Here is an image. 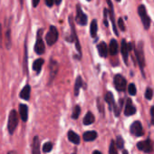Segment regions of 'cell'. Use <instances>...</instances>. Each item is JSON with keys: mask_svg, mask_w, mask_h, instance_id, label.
<instances>
[{"mask_svg": "<svg viewBox=\"0 0 154 154\" xmlns=\"http://www.w3.org/2000/svg\"><path fill=\"white\" fill-rule=\"evenodd\" d=\"M54 2H55V4H56V5H58V6H59V5L61 4V2H62V0H54Z\"/></svg>", "mask_w": 154, "mask_h": 154, "instance_id": "41", "label": "cell"}, {"mask_svg": "<svg viewBox=\"0 0 154 154\" xmlns=\"http://www.w3.org/2000/svg\"><path fill=\"white\" fill-rule=\"evenodd\" d=\"M87 1H91V0H87Z\"/></svg>", "mask_w": 154, "mask_h": 154, "instance_id": "46", "label": "cell"}, {"mask_svg": "<svg viewBox=\"0 0 154 154\" xmlns=\"http://www.w3.org/2000/svg\"><path fill=\"white\" fill-rule=\"evenodd\" d=\"M150 116H151V123L154 125V106L150 108Z\"/></svg>", "mask_w": 154, "mask_h": 154, "instance_id": "36", "label": "cell"}, {"mask_svg": "<svg viewBox=\"0 0 154 154\" xmlns=\"http://www.w3.org/2000/svg\"><path fill=\"white\" fill-rule=\"evenodd\" d=\"M53 149V143L52 142H45L43 146V150L45 153H48L52 150Z\"/></svg>", "mask_w": 154, "mask_h": 154, "instance_id": "31", "label": "cell"}, {"mask_svg": "<svg viewBox=\"0 0 154 154\" xmlns=\"http://www.w3.org/2000/svg\"><path fill=\"white\" fill-rule=\"evenodd\" d=\"M130 131H131V133L136 137H140L144 134V131H143V128H142V125L141 123L139 122V121H136L134 122L131 127H130Z\"/></svg>", "mask_w": 154, "mask_h": 154, "instance_id": "10", "label": "cell"}, {"mask_svg": "<svg viewBox=\"0 0 154 154\" xmlns=\"http://www.w3.org/2000/svg\"><path fill=\"white\" fill-rule=\"evenodd\" d=\"M39 2H40V0H33V7L34 8H36L38 6Z\"/></svg>", "mask_w": 154, "mask_h": 154, "instance_id": "39", "label": "cell"}, {"mask_svg": "<svg viewBox=\"0 0 154 154\" xmlns=\"http://www.w3.org/2000/svg\"><path fill=\"white\" fill-rule=\"evenodd\" d=\"M137 148L140 150H142V151H144L146 153H150V152L153 151V142L151 141V140L147 139L146 140L138 142Z\"/></svg>", "mask_w": 154, "mask_h": 154, "instance_id": "9", "label": "cell"}, {"mask_svg": "<svg viewBox=\"0 0 154 154\" xmlns=\"http://www.w3.org/2000/svg\"><path fill=\"white\" fill-rule=\"evenodd\" d=\"M19 117L16 110H11L8 115V130L10 135H12L18 124Z\"/></svg>", "mask_w": 154, "mask_h": 154, "instance_id": "1", "label": "cell"}, {"mask_svg": "<svg viewBox=\"0 0 154 154\" xmlns=\"http://www.w3.org/2000/svg\"><path fill=\"white\" fill-rule=\"evenodd\" d=\"M97 101H98V108H99V111H100V112H103V105L101 103V102H100V99L98 98L97 99Z\"/></svg>", "mask_w": 154, "mask_h": 154, "instance_id": "37", "label": "cell"}, {"mask_svg": "<svg viewBox=\"0 0 154 154\" xmlns=\"http://www.w3.org/2000/svg\"><path fill=\"white\" fill-rule=\"evenodd\" d=\"M138 15L140 17V20H141V23H142V25L144 26V29L145 30L149 29L150 24H151V20H150V17L147 14V9H146L144 5L140 4L138 7Z\"/></svg>", "mask_w": 154, "mask_h": 154, "instance_id": "2", "label": "cell"}, {"mask_svg": "<svg viewBox=\"0 0 154 154\" xmlns=\"http://www.w3.org/2000/svg\"><path fill=\"white\" fill-rule=\"evenodd\" d=\"M128 92L131 95H136L137 94V89L134 84H130L128 86Z\"/></svg>", "mask_w": 154, "mask_h": 154, "instance_id": "30", "label": "cell"}, {"mask_svg": "<svg viewBox=\"0 0 154 154\" xmlns=\"http://www.w3.org/2000/svg\"><path fill=\"white\" fill-rule=\"evenodd\" d=\"M67 136H68L69 140H70L71 142H72L73 144H79V143H80V140H81L80 136H79L78 134H77L76 132H74L73 131L70 130V131H68Z\"/></svg>", "mask_w": 154, "mask_h": 154, "instance_id": "17", "label": "cell"}, {"mask_svg": "<svg viewBox=\"0 0 154 154\" xmlns=\"http://www.w3.org/2000/svg\"><path fill=\"white\" fill-rule=\"evenodd\" d=\"M135 55L138 61V63L140 65V68L142 72V74L144 76V67H145V57H144V50H143V42H140L138 45V47L135 49Z\"/></svg>", "mask_w": 154, "mask_h": 154, "instance_id": "3", "label": "cell"}, {"mask_svg": "<svg viewBox=\"0 0 154 154\" xmlns=\"http://www.w3.org/2000/svg\"><path fill=\"white\" fill-rule=\"evenodd\" d=\"M107 12H108V10L105 8L104 9V24H105L106 26H108V23H107Z\"/></svg>", "mask_w": 154, "mask_h": 154, "instance_id": "38", "label": "cell"}, {"mask_svg": "<svg viewBox=\"0 0 154 154\" xmlns=\"http://www.w3.org/2000/svg\"><path fill=\"white\" fill-rule=\"evenodd\" d=\"M45 4L48 8H52L54 4V0H45Z\"/></svg>", "mask_w": 154, "mask_h": 154, "instance_id": "35", "label": "cell"}, {"mask_svg": "<svg viewBox=\"0 0 154 154\" xmlns=\"http://www.w3.org/2000/svg\"><path fill=\"white\" fill-rule=\"evenodd\" d=\"M50 82L54 79V77L56 75L57 72H58V63L54 61V60H51V63H50Z\"/></svg>", "mask_w": 154, "mask_h": 154, "instance_id": "21", "label": "cell"}, {"mask_svg": "<svg viewBox=\"0 0 154 154\" xmlns=\"http://www.w3.org/2000/svg\"><path fill=\"white\" fill-rule=\"evenodd\" d=\"M98 137V134L95 131H87L83 134V138L85 141H93Z\"/></svg>", "mask_w": 154, "mask_h": 154, "instance_id": "16", "label": "cell"}, {"mask_svg": "<svg viewBox=\"0 0 154 154\" xmlns=\"http://www.w3.org/2000/svg\"><path fill=\"white\" fill-rule=\"evenodd\" d=\"M115 1H117V2H121V0H115Z\"/></svg>", "mask_w": 154, "mask_h": 154, "instance_id": "45", "label": "cell"}, {"mask_svg": "<svg viewBox=\"0 0 154 154\" xmlns=\"http://www.w3.org/2000/svg\"><path fill=\"white\" fill-rule=\"evenodd\" d=\"M19 114L20 118L22 119L23 122H26L28 119V107L26 104L20 103L19 104Z\"/></svg>", "mask_w": 154, "mask_h": 154, "instance_id": "14", "label": "cell"}, {"mask_svg": "<svg viewBox=\"0 0 154 154\" xmlns=\"http://www.w3.org/2000/svg\"><path fill=\"white\" fill-rule=\"evenodd\" d=\"M72 154H76V153H72Z\"/></svg>", "mask_w": 154, "mask_h": 154, "instance_id": "47", "label": "cell"}, {"mask_svg": "<svg viewBox=\"0 0 154 154\" xmlns=\"http://www.w3.org/2000/svg\"><path fill=\"white\" fill-rule=\"evenodd\" d=\"M97 31H98V25H97V21L95 19H94L91 23V26H90V34L92 37H96L97 35Z\"/></svg>", "mask_w": 154, "mask_h": 154, "instance_id": "26", "label": "cell"}, {"mask_svg": "<svg viewBox=\"0 0 154 154\" xmlns=\"http://www.w3.org/2000/svg\"><path fill=\"white\" fill-rule=\"evenodd\" d=\"M93 154H103L101 151H99V150H94V152H93Z\"/></svg>", "mask_w": 154, "mask_h": 154, "instance_id": "42", "label": "cell"}, {"mask_svg": "<svg viewBox=\"0 0 154 154\" xmlns=\"http://www.w3.org/2000/svg\"><path fill=\"white\" fill-rule=\"evenodd\" d=\"M113 83H114V86L117 91H120V92L125 91V89L127 87V82H126V79L122 74H116L114 76Z\"/></svg>", "mask_w": 154, "mask_h": 154, "instance_id": "7", "label": "cell"}, {"mask_svg": "<svg viewBox=\"0 0 154 154\" xmlns=\"http://www.w3.org/2000/svg\"><path fill=\"white\" fill-rule=\"evenodd\" d=\"M97 49H98V53H99L100 56L107 57V55H108V47H107V45L104 42L100 43L97 45Z\"/></svg>", "mask_w": 154, "mask_h": 154, "instance_id": "18", "label": "cell"}, {"mask_svg": "<svg viewBox=\"0 0 154 154\" xmlns=\"http://www.w3.org/2000/svg\"><path fill=\"white\" fill-rule=\"evenodd\" d=\"M121 52H122L123 60H124L125 63L127 64V63H128V56H129V52H130V50H129V48H128V44L126 43V41H125L124 39L122 41Z\"/></svg>", "mask_w": 154, "mask_h": 154, "instance_id": "13", "label": "cell"}, {"mask_svg": "<svg viewBox=\"0 0 154 154\" xmlns=\"http://www.w3.org/2000/svg\"><path fill=\"white\" fill-rule=\"evenodd\" d=\"M2 44V26L0 25V46Z\"/></svg>", "mask_w": 154, "mask_h": 154, "instance_id": "40", "label": "cell"}, {"mask_svg": "<svg viewBox=\"0 0 154 154\" xmlns=\"http://www.w3.org/2000/svg\"><path fill=\"white\" fill-rule=\"evenodd\" d=\"M8 154H17V153L16 151H9Z\"/></svg>", "mask_w": 154, "mask_h": 154, "instance_id": "43", "label": "cell"}, {"mask_svg": "<svg viewBox=\"0 0 154 154\" xmlns=\"http://www.w3.org/2000/svg\"><path fill=\"white\" fill-rule=\"evenodd\" d=\"M94 120H95V119H94V114H93L91 112H88L85 114V116L84 117L83 122H84L85 125H91L92 123L94 122Z\"/></svg>", "mask_w": 154, "mask_h": 154, "instance_id": "25", "label": "cell"}, {"mask_svg": "<svg viewBox=\"0 0 154 154\" xmlns=\"http://www.w3.org/2000/svg\"><path fill=\"white\" fill-rule=\"evenodd\" d=\"M83 85V79H82V76H77V78L75 80V84H74V95L75 96H78L79 95V92L80 89Z\"/></svg>", "mask_w": 154, "mask_h": 154, "instance_id": "22", "label": "cell"}, {"mask_svg": "<svg viewBox=\"0 0 154 154\" xmlns=\"http://www.w3.org/2000/svg\"><path fill=\"white\" fill-rule=\"evenodd\" d=\"M81 113V107L79 105H75L73 107V110H72V118L74 119V120H77L79 118V115Z\"/></svg>", "mask_w": 154, "mask_h": 154, "instance_id": "27", "label": "cell"}, {"mask_svg": "<svg viewBox=\"0 0 154 154\" xmlns=\"http://www.w3.org/2000/svg\"><path fill=\"white\" fill-rule=\"evenodd\" d=\"M119 50V45L118 43L115 39H112L109 45V48H108V52H110L111 55H116Z\"/></svg>", "mask_w": 154, "mask_h": 154, "instance_id": "15", "label": "cell"}, {"mask_svg": "<svg viewBox=\"0 0 154 154\" xmlns=\"http://www.w3.org/2000/svg\"><path fill=\"white\" fill-rule=\"evenodd\" d=\"M109 154H118V152H117V148H116V146H115L114 140H112L111 143H110Z\"/></svg>", "mask_w": 154, "mask_h": 154, "instance_id": "29", "label": "cell"}, {"mask_svg": "<svg viewBox=\"0 0 154 154\" xmlns=\"http://www.w3.org/2000/svg\"><path fill=\"white\" fill-rule=\"evenodd\" d=\"M32 154H40V140L38 136H35L32 143Z\"/></svg>", "mask_w": 154, "mask_h": 154, "instance_id": "20", "label": "cell"}, {"mask_svg": "<svg viewBox=\"0 0 154 154\" xmlns=\"http://www.w3.org/2000/svg\"><path fill=\"white\" fill-rule=\"evenodd\" d=\"M123 154H128L127 150H123Z\"/></svg>", "mask_w": 154, "mask_h": 154, "instance_id": "44", "label": "cell"}, {"mask_svg": "<svg viewBox=\"0 0 154 154\" xmlns=\"http://www.w3.org/2000/svg\"><path fill=\"white\" fill-rule=\"evenodd\" d=\"M118 26L120 27V29L122 31H125V25H124V21L122 17H120L118 19Z\"/></svg>", "mask_w": 154, "mask_h": 154, "instance_id": "33", "label": "cell"}, {"mask_svg": "<svg viewBox=\"0 0 154 154\" xmlns=\"http://www.w3.org/2000/svg\"><path fill=\"white\" fill-rule=\"evenodd\" d=\"M58 36H59V34H58L56 27L54 26H51L48 33L45 35V41H46L47 45H53L54 44H55L56 41L58 40Z\"/></svg>", "mask_w": 154, "mask_h": 154, "instance_id": "5", "label": "cell"}, {"mask_svg": "<svg viewBox=\"0 0 154 154\" xmlns=\"http://www.w3.org/2000/svg\"><path fill=\"white\" fill-rule=\"evenodd\" d=\"M107 1V4L109 6V15H110V19L112 23V27H113V31L115 33L116 35H119L118 34V30L116 28V25H115V21H114V12H113V6H112V3L111 0H106Z\"/></svg>", "mask_w": 154, "mask_h": 154, "instance_id": "11", "label": "cell"}, {"mask_svg": "<svg viewBox=\"0 0 154 154\" xmlns=\"http://www.w3.org/2000/svg\"><path fill=\"white\" fill-rule=\"evenodd\" d=\"M104 99H105V102L108 103L109 105V108L110 110H112L114 105H115V103H114V98H113V95L111 92H107L105 96H104Z\"/></svg>", "mask_w": 154, "mask_h": 154, "instance_id": "23", "label": "cell"}, {"mask_svg": "<svg viewBox=\"0 0 154 154\" xmlns=\"http://www.w3.org/2000/svg\"><path fill=\"white\" fill-rule=\"evenodd\" d=\"M115 146L118 148V149H123V146H124V140L121 137V136H118L117 139H116V142H115Z\"/></svg>", "mask_w": 154, "mask_h": 154, "instance_id": "28", "label": "cell"}, {"mask_svg": "<svg viewBox=\"0 0 154 154\" xmlns=\"http://www.w3.org/2000/svg\"><path fill=\"white\" fill-rule=\"evenodd\" d=\"M24 66L25 69L26 70V62H27V49H26V45H25V59H24Z\"/></svg>", "mask_w": 154, "mask_h": 154, "instance_id": "34", "label": "cell"}, {"mask_svg": "<svg viewBox=\"0 0 154 154\" xmlns=\"http://www.w3.org/2000/svg\"><path fill=\"white\" fill-rule=\"evenodd\" d=\"M152 95H153V91H152V89L149 88V87H148L147 90H146V92H145V98H146L147 100H151V99H152Z\"/></svg>", "mask_w": 154, "mask_h": 154, "instance_id": "32", "label": "cell"}, {"mask_svg": "<svg viewBox=\"0 0 154 154\" xmlns=\"http://www.w3.org/2000/svg\"><path fill=\"white\" fill-rule=\"evenodd\" d=\"M42 33H43V30L40 29L38 32H37V36H36V42H35V52L41 55L45 53V43L42 39Z\"/></svg>", "mask_w": 154, "mask_h": 154, "instance_id": "6", "label": "cell"}, {"mask_svg": "<svg viewBox=\"0 0 154 154\" xmlns=\"http://www.w3.org/2000/svg\"><path fill=\"white\" fill-rule=\"evenodd\" d=\"M30 94H31V86L27 85L20 92V98L23 100L28 101L30 99Z\"/></svg>", "mask_w": 154, "mask_h": 154, "instance_id": "19", "label": "cell"}, {"mask_svg": "<svg viewBox=\"0 0 154 154\" xmlns=\"http://www.w3.org/2000/svg\"><path fill=\"white\" fill-rule=\"evenodd\" d=\"M76 17L75 20L76 22L78 23L81 26H86L87 25V21H88V17L83 12L82 8L80 7V5L76 6Z\"/></svg>", "mask_w": 154, "mask_h": 154, "instance_id": "8", "label": "cell"}, {"mask_svg": "<svg viewBox=\"0 0 154 154\" xmlns=\"http://www.w3.org/2000/svg\"><path fill=\"white\" fill-rule=\"evenodd\" d=\"M69 23H70V26H71V31H72V35L70 38H66V40L68 42H75V46H76V49L78 51L80 56H82V48H81V45L79 44V40H78V37H77V35H76V32H75V28H74V25L72 24V17H69Z\"/></svg>", "mask_w": 154, "mask_h": 154, "instance_id": "4", "label": "cell"}, {"mask_svg": "<svg viewBox=\"0 0 154 154\" xmlns=\"http://www.w3.org/2000/svg\"><path fill=\"white\" fill-rule=\"evenodd\" d=\"M44 63H45V61H44L43 58H38V59H36V60L34 62V63H33V70H34L35 72H36L37 73H39L40 71H41V69H42V66H43Z\"/></svg>", "mask_w": 154, "mask_h": 154, "instance_id": "24", "label": "cell"}, {"mask_svg": "<svg viewBox=\"0 0 154 154\" xmlns=\"http://www.w3.org/2000/svg\"><path fill=\"white\" fill-rule=\"evenodd\" d=\"M135 112H136L135 106H133L131 100V99H128L127 102H126L125 109H124V114L126 116H131V115L135 114Z\"/></svg>", "mask_w": 154, "mask_h": 154, "instance_id": "12", "label": "cell"}]
</instances>
